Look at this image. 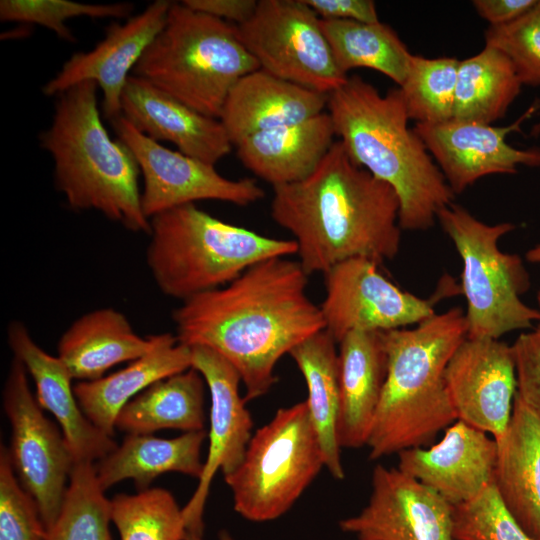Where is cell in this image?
Here are the masks:
<instances>
[{
  "label": "cell",
  "mask_w": 540,
  "mask_h": 540,
  "mask_svg": "<svg viewBox=\"0 0 540 540\" xmlns=\"http://www.w3.org/2000/svg\"><path fill=\"white\" fill-rule=\"evenodd\" d=\"M190 348L192 367L202 375L210 393V429L203 472L182 513L187 532L202 536L212 480L219 470L226 476L240 465L253 435V420L239 392L240 376L232 365L212 349Z\"/></svg>",
  "instance_id": "15"
},
{
  "label": "cell",
  "mask_w": 540,
  "mask_h": 540,
  "mask_svg": "<svg viewBox=\"0 0 540 540\" xmlns=\"http://www.w3.org/2000/svg\"><path fill=\"white\" fill-rule=\"evenodd\" d=\"M516 396L540 419V322L511 345Z\"/></svg>",
  "instance_id": "40"
},
{
  "label": "cell",
  "mask_w": 540,
  "mask_h": 540,
  "mask_svg": "<svg viewBox=\"0 0 540 540\" xmlns=\"http://www.w3.org/2000/svg\"><path fill=\"white\" fill-rule=\"evenodd\" d=\"M324 467L305 401L280 408L256 430L240 465L224 476L235 511L265 522L286 513Z\"/></svg>",
  "instance_id": "9"
},
{
  "label": "cell",
  "mask_w": 540,
  "mask_h": 540,
  "mask_svg": "<svg viewBox=\"0 0 540 540\" xmlns=\"http://www.w3.org/2000/svg\"><path fill=\"white\" fill-rule=\"evenodd\" d=\"M155 344L143 338L127 317L113 308H99L76 319L58 342V357L73 379L96 380L113 366L134 361Z\"/></svg>",
  "instance_id": "27"
},
{
  "label": "cell",
  "mask_w": 540,
  "mask_h": 540,
  "mask_svg": "<svg viewBox=\"0 0 540 540\" xmlns=\"http://www.w3.org/2000/svg\"><path fill=\"white\" fill-rule=\"evenodd\" d=\"M445 379L457 420L499 440L509 426L516 394L511 346L499 339L466 337L452 355Z\"/></svg>",
  "instance_id": "16"
},
{
  "label": "cell",
  "mask_w": 540,
  "mask_h": 540,
  "mask_svg": "<svg viewBox=\"0 0 540 540\" xmlns=\"http://www.w3.org/2000/svg\"><path fill=\"white\" fill-rule=\"evenodd\" d=\"M308 274L287 257L262 260L225 286L181 302L172 313L176 337L222 356L240 376L246 401L277 382L275 367L301 342L325 329L307 295Z\"/></svg>",
  "instance_id": "1"
},
{
  "label": "cell",
  "mask_w": 540,
  "mask_h": 540,
  "mask_svg": "<svg viewBox=\"0 0 540 540\" xmlns=\"http://www.w3.org/2000/svg\"><path fill=\"white\" fill-rule=\"evenodd\" d=\"M255 0H184L182 4L188 8L238 25L246 22L255 12Z\"/></svg>",
  "instance_id": "42"
},
{
  "label": "cell",
  "mask_w": 540,
  "mask_h": 540,
  "mask_svg": "<svg viewBox=\"0 0 540 540\" xmlns=\"http://www.w3.org/2000/svg\"><path fill=\"white\" fill-rule=\"evenodd\" d=\"M336 344L324 329L301 342L289 355L307 386L305 402L321 445L324 467L334 479L342 480L345 472L338 440L340 383Z\"/></svg>",
  "instance_id": "29"
},
{
  "label": "cell",
  "mask_w": 540,
  "mask_h": 540,
  "mask_svg": "<svg viewBox=\"0 0 540 540\" xmlns=\"http://www.w3.org/2000/svg\"><path fill=\"white\" fill-rule=\"evenodd\" d=\"M7 340L35 383L39 406L59 423L75 463H95L113 452L117 443L85 416L74 393L73 378L59 357L36 344L20 321L8 325Z\"/></svg>",
  "instance_id": "21"
},
{
  "label": "cell",
  "mask_w": 540,
  "mask_h": 540,
  "mask_svg": "<svg viewBox=\"0 0 540 540\" xmlns=\"http://www.w3.org/2000/svg\"><path fill=\"white\" fill-rule=\"evenodd\" d=\"M521 87L509 57L485 45L478 54L460 60L452 119L492 124L504 117Z\"/></svg>",
  "instance_id": "31"
},
{
  "label": "cell",
  "mask_w": 540,
  "mask_h": 540,
  "mask_svg": "<svg viewBox=\"0 0 540 540\" xmlns=\"http://www.w3.org/2000/svg\"><path fill=\"white\" fill-rule=\"evenodd\" d=\"M117 138L133 153L143 177L141 203L153 216L200 200L248 206L265 196L252 178L228 179L214 165L170 150L135 129L122 115L111 121Z\"/></svg>",
  "instance_id": "12"
},
{
  "label": "cell",
  "mask_w": 540,
  "mask_h": 540,
  "mask_svg": "<svg viewBox=\"0 0 540 540\" xmlns=\"http://www.w3.org/2000/svg\"><path fill=\"white\" fill-rule=\"evenodd\" d=\"M46 529L32 496L20 484L8 447L0 448V540H44Z\"/></svg>",
  "instance_id": "39"
},
{
  "label": "cell",
  "mask_w": 540,
  "mask_h": 540,
  "mask_svg": "<svg viewBox=\"0 0 540 540\" xmlns=\"http://www.w3.org/2000/svg\"><path fill=\"white\" fill-rule=\"evenodd\" d=\"M327 108L351 159L396 192L401 229L434 226L455 194L421 137L409 128L399 87L381 95L360 76H348L329 94Z\"/></svg>",
  "instance_id": "3"
},
{
  "label": "cell",
  "mask_w": 540,
  "mask_h": 540,
  "mask_svg": "<svg viewBox=\"0 0 540 540\" xmlns=\"http://www.w3.org/2000/svg\"><path fill=\"white\" fill-rule=\"evenodd\" d=\"M383 337L388 369L366 444L372 460L422 447L457 420L445 371L467 337L465 312L453 307Z\"/></svg>",
  "instance_id": "4"
},
{
  "label": "cell",
  "mask_w": 540,
  "mask_h": 540,
  "mask_svg": "<svg viewBox=\"0 0 540 540\" xmlns=\"http://www.w3.org/2000/svg\"><path fill=\"white\" fill-rule=\"evenodd\" d=\"M455 540H532L508 513L495 485L453 507Z\"/></svg>",
  "instance_id": "38"
},
{
  "label": "cell",
  "mask_w": 540,
  "mask_h": 540,
  "mask_svg": "<svg viewBox=\"0 0 540 540\" xmlns=\"http://www.w3.org/2000/svg\"><path fill=\"white\" fill-rule=\"evenodd\" d=\"M497 445L498 496L521 529L540 540V419L516 395L509 426Z\"/></svg>",
  "instance_id": "25"
},
{
  "label": "cell",
  "mask_w": 540,
  "mask_h": 540,
  "mask_svg": "<svg viewBox=\"0 0 540 540\" xmlns=\"http://www.w3.org/2000/svg\"><path fill=\"white\" fill-rule=\"evenodd\" d=\"M192 367L191 348L176 335H155L150 351L129 365L96 380L79 381L74 393L85 416L101 431L114 435L122 408L155 382Z\"/></svg>",
  "instance_id": "26"
},
{
  "label": "cell",
  "mask_w": 540,
  "mask_h": 540,
  "mask_svg": "<svg viewBox=\"0 0 540 540\" xmlns=\"http://www.w3.org/2000/svg\"><path fill=\"white\" fill-rule=\"evenodd\" d=\"M27 374L23 363L13 357L3 389V407L11 426L8 452L47 530L60 512L75 461L63 433L34 398Z\"/></svg>",
  "instance_id": "11"
},
{
  "label": "cell",
  "mask_w": 540,
  "mask_h": 540,
  "mask_svg": "<svg viewBox=\"0 0 540 540\" xmlns=\"http://www.w3.org/2000/svg\"><path fill=\"white\" fill-rule=\"evenodd\" d=\"M121 115L152 140L171 142L179 152L211 165L233 147L219 119L193 110L133 74L122 92Z\"/></svg>",
  "instance_id": "20"
},
{
  "label": "cell",
  "mask_w": 540,
  "mask_h": 540,
  "mask_svg": "<svg viewBox=\"0 0 540 540\" xmlns=\"http://www.w3.org/2000/svg\"><path fill=\"white\" fill-rule=\"evenodd\" d=\"M485 45L509 57L522 85L540 86V0L514 21L489 26Z\"/></svg>",
  "instance_id": "37"
},
{
  "label": "cell",
  "mask_w": 540,
  "mask_h": 540,
  "mask_svg": "<svg viewBox=\"0 0 540 540\" xmlns=\"http://www.w3.org/2000/svg\"><path fill=\"white\" fill-rule=\"evenodd\" d=\"M323 20L378 22L376 5L371 0H304Z\"/></svg>",
  "instance_id": "41"
},
{
  "label": "cell",
  "mask_w": 540,
  "mask_h": 540,
  "mask_svg": "<svg viewBox=\"0 0 540 540\" xmlns=\"http://www.w3.org/2000/svg\"><path fill=\"white\" fill-rule=\"evenodd\" d=\"M328 98L329 94L258 69L233 86L219 120L234 146L254 133L296 124L324 112Z\"/></svg>",
  "instance_id": "22"
},
{
  "label": "cell",
  "mask_w": 540,
  "mask_h": 540,
  "mask_svg": "<svg viewBox=\"0 0 540 540\" xmlns=\"http://www.w3.org/2000/svg\"><path fill=\"white\" fill-rule=\"evenodd\" d=\"M111 514L121 540H184L187 533L182 509L163 488L118 494Z\"/></svg>",
  "instance_id": "34"
},
{
  "label": "cell",
  "mask_w": 540,
  "mask_h": 540,
  "mask_svg": "<svg viewBox=\"0 0 540 540\" xmlns=\"http://www.w3.org/2000/svg\"><path fill=\"white\" fill-rule=\"evenodd\" d=\"M341 448L366 446L385 384L388 356L383 332L351 331L339 342Z\"/></svg>",
  "instance_id": "23"
},
{
  "label": "cell",
  "mask_w": 540,
  "mask_h": 540,
  "mask_svg": "<svg viewBox=\"0 0 540 540\" xmlns=\"http://www.w3.org/2000/svg\"><path fill=\"white\" fill-rule=\"evenodd\" d=\"M526 259L531 263H540V244L527 251Z\"/></svg>",
  "instance_id": "44"
},
{
  "label": "cell",
  "mask_w": 540,
  "mask_h": 540,
  "mask_svg": "<svg viewBox=\"0 0 540 540\" xmlns=\"http://www.w3.org/2000/svg\"><path fill=\"white\" fill-rule=\"evenodd\" d=\"M328 112L305 121L249 135L234 147L241 163L272 187L308 177L333 145Z\"/></svg>",
  "instance_id": "24"
},
{
  "label": "cell",
  "mask_w": 540,
  "mask_h": 540,
  "mask_svg": "<svg viewBox=\"0 0 540 540\" xmlns=\"http://www.w3.org/2000/svg\"><path fill=\"white\" fill-rule=\"evenodd\" d=\"M60 512L44 540H111V500L91 462H77L70 474Z\"/></svg>",
  "instance_id": "33"
},
{
  "label": "cell",
  "mask_w": 540,
  "mask_h": 540,
  "mask_svg": "<svg viewBox=\"0 0 540 540\" xmlns=\"http://www.w3.org/2000/svg\"><path fill=\"white\" fill-rule=\"evenodd\" d=\"M132 3L88 4L70 0H1L0 20L37 24L53 31L59 38L75 42L65 22L76 17L130 18Z\"/></svg>",
  "instance_id": "36"
},
{
  "label": "cell",
  "mask_w": 540,
  "mask_h": 540,
  "mask_svg": "<svg viewBox=\"0 0 540 540\" xmlns=\"http://www.w3.org/2000/svg\"><path fill=\"white\" fill-rule=\"evenodd\" d=\"M206 437L205 430L184 432L169 439L152 434H126L121 445L94 463L97 480L106 491L131 479L138 491H142L163 473L178 472L199 479L204 467L201 448Z\"/></svg>",
  "instance_id": "28"
},
{
  "label": "cell",
  "mask_w": 540,
  "mask_h": 540,
  "mask_svg": "<svg viewBox=\"0 0 540 540\" xmlns=\"http://www.w3.org/2000/svg\"><path fill=\"white\" fill-rule=\"evenodd\" d=\"M437 220L462 261L467 338L499 339L540 322V310L520 298L530 287L522 259L498 245L514 229L513 224H486L454 202L438 213Z\"/></svg>",
  "instance_id": "8"
},
{
  "label": "cell",
  "mask_w": 540,
  "mask_h": 540,
  "mask_svg": "<svg viewBox=\"0 0 540 540\" xmlns=\"http://www.w3.org/2000/svg\"><path fill=\"white\" fill-rule=\"evenodd\" d=\"M205 385L193 367L161 379L122 408L115 429L126 434H152L161 429L204 430Z\"/></svg>",
  "instance_id": "30"
},
{
  "label": "cell",
  "mask_w": 540,
  "mask_h": 540,
  "mask_svg": "<svg viewBox=\"0 0 540 540\" xmlns=\"http://www.w3.org/2000/svg\"><path fill=\"white\" fill-rule=\"evenodd\" d=\"M378 263L356 257L324 273L320 305L325 330L338 343L351 331H390L433 316L434 300L420 298L388 280Z\"/></svg>",
  "instance_id": "13"
},
{
  "label": "cell",
  "mask_w": 540,
  "mask_h": 540,
  "mask_svg": "<svg viewBox=\"0 0 540 540\" xmlns=\"http://www.w3.org/2000/svg\"><path fill=\"white\" fill-rule=\"evenodd\" d=\"M339 525L357 540H455L453 506L398 468L380 464L367 505Z\"/></svg>",
  "instance_id": "14"
},
{
  "label": "cell",
  "mask_w": 540,
  "mask_h": 540,
  "mask_svg": "<svg viewBox=\"0 0 540 540\" xmlns=\"http://www.w3.org/2000/svg\"><path fill=\"white\" fill-rule=\"evenodd\" d=\"M171 1L156 0L123 24L112 22L90 51L73 54L42 92L57 96L68 88L94 81L103 93L102 110L110 121L121 116V96L140 58L164 28Z\"/></svg>",
  "instance_id": "17"
},
{
  "label": "cell",
  "mask_w": 540,
  "mask_h": 540,
  "mask_svg": "<svg viewBox=\"0 0 540 540\" xmlns=\"http://www.w3.org/2000/svg\"><path fill=\"white\" fill-rule=\"evenodd\" d=\"M537 0H473L478 15L489 22L490 27L508 24L531 9Z\"/></svg>",
  "instance_id": "43"
},
{
  "label": "cell",
  "mask_w": 540,
  "mask_h": 540,
  "mask_svg": "<svg viewBox=\"0 0 540 540\" xmlns=\"http://www.w3.org/2000/svg\"><path fill=\"white\" fill-rule=\"evenodd\" d=\"M146 262L160 291L181 302L227 285L252 265L297 254V243L226 223L194 203L150 219Z\"/></svg>",
  "instance_id": "6"
},
{
  "label": "cell",
  "mask_w": 540,
  "mask_h": 540,
  "mask_svg": "<svg viewBox=\"0 0 540 540\" xmlns=\"http://www.w3.org/2000/svg\"><path fill=\"white\" fill-rule=\"evenodd\" d=\"M260 69L296 85L330 94L348 79L338 67L321 19L304 0H260L236 25Z\"/></svg>",
  "instance_id": "10"
},
{
  "label": "cell",
  "mask_w": 540,
  "mask_h": 540,
  "mask_svg": "<svg viewBox=\"0 0 540 540\" xmlns=\"http://www.w3.org/2000/svg\"><path fill=\"white\" fill-rule=\"evenodd\" d=\"M460 60L412 55L399 87L410 120L436 124L452 120Z\"/></svg>",
  "instance_id": "35"
},
{
  "label": "cell",
  "mask_w": 540,
  "mask_h": 540,
  "mask_svg": "<svg viewBox=\"0 0 540 540\" xmlns=\"http://www.w3.org/2000/svg\"><path fill=\"white\" fill-rule=\"evenodd\" d=\"M258 69L236 25L172 2L164 28L133 75L193 110L219 119L233 86Z\"/></svg>",
  "instance_id": "7"
},
{
  "label": "cell",
  "mask_w": 540,
  "mask_h": 540,
  "mask_svg": "<svg viewBox=\"0 0 540 540\" xmlns=\"http://www.w3.org/2000/svg\"><path fill=\"white\" fill-rule=\"evenodd\" d=\"M97 88L94 81H84L57 95L40 145L53 158L56 187L71 209L95 210L130 231L149 234L139 165L130 149L105 129Z\"/></svg>",
  "instance_id": "5"
},
{
  "label": "cell",
  "mask_w": 540,
  "mask_h": 540,
  "mask_svg": "<svg viewBox=\"0 0 540 540\" xmlns=\"http://www.w3.org/2000/svg\"><path fill=\"white\" fill-rule=\"evenodd\" d=\"M534 110L531 107L508 126L452 119L416 123L413 128L456 195L484 176L514 174L519 165L540 167V148L517 149L506 141L510 133L521 131V123Z\"/></svg>",
  "instance_id": "18"
},
{
  "label": "cell",
  "mask_w": 540,
  "mask_h": 540,
  "mask_svg": "<svg viewBox=\"0 0 540 540\" xmlns=\"http://www.w3.org/2000/svg\"><path fill=\"white\" fill-rule=\"evenodd\" d=\"M497 455V441L492 436L456 420L431 447L399 452L397 468L455 507L494 485Z\"/></svg>",
  "instance_id": "19"
},
{
  "label": "cell",
  "mask_w": 540,
  "mask_h": 540,
  "mask_svg": "<svg viewBox=\"0 0 540 540\" xmlns=\"http://www.w3.org/2000/svg\"><path fill=\"white\" fill-rule=\"evenodd\" d=\"M394 189L357 165L338 140L305 179L273 187L271 216L294 237L310 275L351 258L380 264L401 244Z\"/></svg>",
  "instance_id": "2"
},
{
  "label": "cell",
  "mask_w": 540,
  "mask_h": 540,
  "mask_svg": "<svg viewBox=\"0 0 540 540\" xmlns=\"http://www.w3.org/2000/svg\"><path fill=\"white\" fill-rule=\"evenodd\" d=\"M537 300H538V303H539V306H540V289H539L538 294H537Z\"/></svg>",
  "instance_id": "46"
},
{
  "label": "cell",
  "mask_w": 540,
  "mask_h": 540,
  "mask_svg": "<svg viewBox=\"0 0 540 540\" xmlns=\"http://www.w3.org/2000/svg\"><path fill=\"white\" fill-rule=\"evenodd\" d=\"M321 27L339 69L376 70L399 87L404 83L411 54L397 33L380 21L323 20Z\"/></svg>",
  "instance_id": "32"
},
{
  "label": "cell",
  "mask_w": 540,
  "mask_h": 540,
  "mask_svg": "<svg viewBox=\"0 0 540 540\" xmlns=\"http://www.w3.org/2000/svg\"><path fill=\"white\" fill-rule=\"evenodd\" d=\"M184 540H203V539L201 535L187 532ZM220 540H234V539L228 534L223 533L220 536Z\"/></svg>",
  "instance_id": "45"
}]
</instances>
